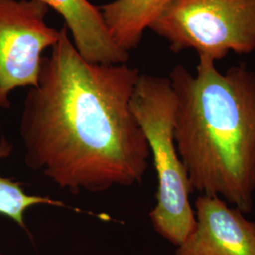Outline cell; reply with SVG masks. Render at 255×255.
I'll return each mask as SVG.
<instances>
[{"mask_svg":"<svg viewBox=\"0 0 255 255\" xmlns=\"http://www.w3.org/2000/svg\"><path fill=\"white\" fill-rule=\"evenodd\" d=\"M0 255H1V254H0Z\"/></svg>","mask_w":255,"mask_h":255,"instance_id":"cell-10","label":"cell"},{"mask_svg":"<svg viewBox=\"0 0 255 255\" xmlns=\"http://www.w3.org/2000/svg\"><path fill=\"white\" fill-rule=\"evenodd\" d=\"M64 20L78 52L94 64H126L129 54L111 36L100 7L88 0H38Z\"/></svg>","mask_w":255,"mask_h":255,"instance_id":"cell-7","label":"cell"},{"mask_svg":"<svg viewBox=\"0 0 255 255\" xmlns=\"http://www.w3.org/2000/svg\"><path fill=\"white\" fill-rule=\"evenodd\" d=\"M140 74L126 64L86 61L64 25L23 104L27 168L72 194L143 182L151 154L130 107Z\"/></svg>","mask_w":255,"mask_h":255,"instance_id":"cell-1","label":"cell"},{"mask_svg":"<svg viewBox=\"0 0 255 255\" xmlns=\"http://www.w3.org/2000/svg\"><path fill=\"white\" fill-rule=\"evenodd\" d=\"M130 107L142 128L158 178L156 205L149 214L155 231L180 246L196 224L188 174L174 138L176 98L166 77L140 74Z\"/></svg>","mask_w":255,"mask_h":255,"instance_id":"cell-3","label":"cell"},{"mask_svg":"<svg viewBox=\"0 0 255 255\" xmlns=\"http://www.w3.org/2000/svg\"><path fill=\"white\" fill-rule=\"evenodd\" d=\"M176 98L174 138L192 192L249 214L255 194V71L222 73L199 57L196 73L178 64L167 77Z\"/></svg>","mask_w":255,"mask_h":255,"instance_id":"cell-2","label":"cell"},{"mask_svg":"<svg viewBox=\"0 0 255 255\" xmlns=\"http://www.w3.org/2000/svg\"><path fill=\"white\" fill-rule=\"evenodd\" d=\"M196 224L174 255H255V221L216 196H200Z\"/></svg>","mask_w":255,"mask_h":255,"instance_id":"cell-6","label":"cell"},{"mask_svg":"<svg viewBox=\"0 0 255 255\" xmlns=\"http://www.w3.org/2000/svg\"><path fill=\"white\" fill-rule=\"evenodd\" d=\"M174 53L194 49L219 62L255 50V0H173L149 26Z\"/></svg>","mask_w":255,"mask_h":255,"instance_id":"cell-4","label":"cell"},{"mask_svg":"<svg viewBox=\"0 0 255 255\" xmlns=\"http://www.w3.org/2000/svg\"><path fill=\"white\" fill-rule=\"evenodd\" d=\"M173 0H114L100 7L118 46L128 52L140 44L149 26Z\"/></svg>","mask_w":255,"mask_h":255,"instance_id":"cell-8","label":"cell"},{"mask_svg":"<svg viewBox=\"0 0 255 255\" xmlns=\"http://www.w3.org/2000/svg\"><path fill=\"white\" fill-rule=\"evenodd\" d=\"M48 7L38 0H0V108L10 107L9 96L20 87H33L43 53L60 36L46 24Z\"/></svg>","mask_w":255,"mask_h":255,"instance_id":"cell-5","label":"cell"},{"mask_svg":"<svg viewBox=\"0 0 255 255\" xmlns=\"http://www.w3.org/2000/svg\"><path fill=\"white\" fill-rule=\"evenodd\" d=\"M12 150V146L2 138L0 142V160L8 158ZM37 205H49L64 207L62 201H56L48 197L28 195L22 184L0 176V215L13 220L17 225L27 230L25 224V213Z\"/></svg>","mask_w":255,"mask_h":255,"instance_id":"cell-9","label":"cell"}]
</instances>
